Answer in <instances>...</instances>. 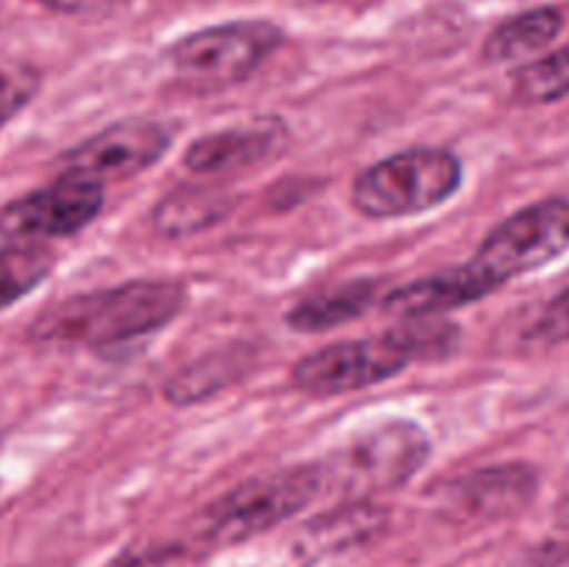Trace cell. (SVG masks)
<instances>
[{
    "label": "cell",
    "mask_w": 569,
    "mask_h": 567,
    "mask_svg": "<svg viewBox=\"0 0 569 567\" xmlns=\"http://www.w3.org/2000/svg\"><path fill=\"white\" fill-rule=\"evenodd\" d=\"M183 300L187 292L178 281H128L59 300L33 320L31 337L92 348L120 345L164 328L183 309Z\"/></svg>",
    "instance_id": "obj_1"
},
{
    "label": "cell",
    "mask_w": 569,
    "mask_h": 567,
    "mask_svg": "<svg viewBox=\"0 0 569 567\" xmlns=\"http://www.w3.org/2000/svg\"><path fill=\"white\" fill-rule=\"evenodd\" d=\"M453 328L456 326H428L420 331L406 328V331H389L381 337L328 345L295 365L292 381L300 392L315 395V398L359 392V389L398 376L426 350H442L445 337L456 334Z\"/></svg>",
    "instance_id": "obj_2"
},
{
    "label": "cell",
    "mask_w": 569,
    "mask_h": 567,
    "mask_svg": "<svg viewBox=\"0 0 569 567\" xmlns=\"http://www.w3.org/2000/svg\"><path fill=\"white\" fill-rule=\"evenodd\" d=\"M465 181L461 159L442 148H411L367 167L353 183V206L367 217H411L453 198Z\"/></svg>",
    "instance_id": "obj_3"
},
{
    "label": "cell",
    "mask_w": 569,
    "mask_h": 567,
    "mask_svg": "<svg viewBox=\"0 0 569 567\" xmlns=\"http://www.w3.org/2000/svg\"><path fill=\"white\" fill-rule=\"evenodd\" d=\"M281 42V28L267 20L222 22L176 39L167 48V61L192 87H231L253 76Z\"/></svg>",
    "instance_id": "obj_4"
},
{
    "label": "cell",
    "mask_w": 569,
    "mask_h": 567,
    "mask_svg": "<svg viewBox=\"0 0 569 567\" xmlns=\"http://www.w3.org/2000/svg\"><path fill=\"white\" fill-rule=\"evenodd\" d=\"M322 484V467L300 465L276 476L239 484L222 495L203 517L206 543H242L261 531H270L278 523L303 509Z\"/></svg>",
    "instance_id": "obj_5"
},
{
    "label": "cell",
    "mask_w": 569,
    "mask_h": 567,
    "mask_svg": "<svg viewBox=\"0 0 569 567\" xmlns=\"http://www.w3.org/2000/svg\"><path fill=\"white\" fill-rule=\"evenodd\" d=\"M569 248V200L548 198L500 222L470 265L498 289L526 272L542 270Z\"/></svg>",
    "instance_id": "obj_6"
},
{
    "label": "cell",
    "mask_w": 569,
    "mask_h": 567,
    "mask_svg": "<svg viewBox=\"0 0 569 567\" xmlns=\"http://www.w3.org/2000/svg\"><path fill=\"white\" fill-rule=\"evenodd\" d=\"M431 456L428 434L411 420H387L350 439L337 459L342 484L353 493L403 487Z\"/></svg>",
    "instance_id": "obj_7"
},
{
    "label": "cell",
    "mask_w": 569,
    "mask_h": 567,
    "mask_svg": "<svg viewBox=\"0 0 569 567\" xmlns=\"http://www.w3.org/2000/svg\"><path fill=\"white\" fill-rule=\"evenodd\" d=\"M103 200V183L61 172L59 181L3 206L0 233L9 239L70 237L100 215Z\"/></svg>",
    "instance_id": "obj_8"
},
{
    "label": "cell",
    "mask_w": 569,
    "mask_h": 567,
    "mask_svg": "<svg viewBox=\"0 0 569 567\" xmlns=\"http://www.w3.org/2000/svg\"><path fill=\"white\" fill-rule=\"evenodd\" d=\"M172 128L156 120H126L76 145L61 159L67 176L89 181H126L153 167L170 150Z\"/></svg>",
    "instance_id": "obj_9"
},
{
    "label": "cell",
    "mask_w": 569,
    "mask_h": 567,
    "mask_svg": "<svg viewBox=\"0 0 569 567\" xmlns=\"http://www.w3.org/2000/svg\"><path fill=\"white\" fill-rule=\"evenodd\" d=\"M287 142L289 133L283 122L259 120L194 139L183 153V165L200 176H231L267 165L283 153Z\"/></svg>",
    "instance_id": "obj_10"
},
{
    "label": "cell",
    "mask_w": 569,
    "mask_h": 567,
    "mask_svg": "<svg viewBox=\"0 0 569 567\" xmlns=\"http://www.w3.org/2000/svg\"><path fill=\"white\" fill-rule=\"evenodd\" d=\"M537 493V476L526 465H498L459 478L445 493V506L465 517L495 520L520 511Z\"/></svg>",
    "instance_id": "obj_11"
},
{
    "label": "cell",
    "mask_w": 569,
    "mask_h": 567,
    "mask_svg": "<svg viewBox=\"0 0 569 567\" xmlns=\"http://www.w3.org/2000/svg\"><path fill=\"white\" fill-rule=\"evenodd\" d=\"M489 292H492V287H489L487 278L472 265H465L395 289L383 300V309L400 320H428V317L442 315V311L476 304Z\"/></svg>",
    "instance_id": "obj_12"
},
{
    "label": "cell",
    "mask_w": 569,
    "mask_h": 567,
    "mask_svg": "<svg viewBox=\"0 0 569 567\" xmlns=\"http://www.w3.org/2000/svg\"><path fill=\"white\" fill-rule=\"evenodd\" d=\"M561 28H565V14L559 9H553V6L522 11V14L500 22L489 33L487 44H483V59L492 61V64L526 61L531 56H537L539 50L548 48L559 37Z\"/></svg>",
    "instance_id": "obj_13"
},
{
    "label": "cell",
    "mask_w": 569,
    "mask_h": 567,
    "mask_svg": "<svg viewBox=\"0 0 569 567\" xmlns=\"http://www.w3.org/2000/svg\"><path fill=\"white\" fill-rule=\"evenodd\" d=\"M233 200L220 189H181L170 192L153 211V226L161 237H192L206 231L231 211Z\"/></svg>",
    "instance_id": "obj_14"
},
{
    "label": "cell",
    "mask_w": 569,
    "mask_h": 567,
    "mask_svg": "<svg viewBox=\"0 0 569 567\" xmlns=\"http://www.w3.org/2000/svg\"><path fill=\"white\" fill-rule=\"evenodd\" d=\"M372 300H376V287L370 281L348 284V287L333 289V292L300 300L289 311L287 320L295 331H328V328L345 326V322L365 315Z\"/></svg>",
    "instance_id": "obj_15"
},
{
    "label": "cell",
    "mask_w": 569,
    "mask_h": 567,
    "mask_svg": "<svg viewBox=\"0 0 569 567\" xmlns=\"http://www.w3.org/2000/svg\"><path fill=\"white\" fill-rule=\"evenodd\" d=\"M244 356H248V350H220V354H211L206 359L194 361L192 367L181 370L167 384V400L187 406L194 404V400L211 398V395L226 389L228 384H233L242 376Z\"/></svg>",
    "instance_id": "obj_16"
},
{
    "label": "cell",
    "mask_w": 569,
    "mask_h": 567,
    "mask_svg": "<svg viewBox=\"0 0 569 567\" xmlns=\"http://www.w3.org/2000/svg\"><path fill=\"white\" fill-rule=\"evenodd\" d=\"M53 270V253L37 242H17L0 250V311L39 287Z\"/></svg>",
    "instance_id": "obj_17"
},
{
    "label": "cell",
    "mask_w": 569,
    "mask_h": 567,
    "mask_svg": "<svg viewBox=\"0 0 569 567\" xmlns=\"http://www.w3.org/2000/svg\"><path fill=\"white\" fill-rule=\"evenodd\" d=\"M511 83H515V98L520 103L542 106L569 98V44L522 64Z\"/></svg>",
    "instance_id": "obj_18"
},
{
    "label": "cell",
    "mask_w": 569,
    "mask_h": 567,
    "mask_svg": "<svg viewBox=\"0 0 569 567\" xmlns=\"http://www.w3.org/2000/svg\"><path fill=\"white\" fill-rule=\"evenodd\" d=\"M42 87V76L33 64L17 59H0V126L20 115Z\"/></svg>",
    "instance_id": "obj_19"
},
{
    "label": "cell",
    "mask_w": 569,
    "mask_h": 567,
    "mask_svg": "<svg viewBox=\"0 0 569 567\" xmlns=\"http://www.w3.org/2000/svg\"><path fill=\"white\" fill-rule=\"evenodd\" d=\"M194 554L187 545L176 543H148L126 548L106 567H192Z\"/></svg>",
    "instance_id": "obj_20"
},
{
    "label": "cell",
    "mask_w": 569,
    "mask_h": 567,
    "mask_svg": "<svg viewBox=\"0 0 569 567\" xmlns=\"http://www.w3.org/2000/svg\"><path fill=\"white\" fill-rule=\"evenodd\" d=\"M531 337L542 345L569 342V287L545 306L539 320L533 322Z\"/></svg>",
    "instance_id": "obj_21"
},
{
    "label": "cell",
    "mask_w": 569,
    "mask_h": 567,
    "mask_svg": "<svg viewBox=\"0 0 569 567\" xmlns=\"http://www.w3.org/2000/svg\"><path fill=\"white\" fill-rule=\"evenodd\" d=\"M39 3L53 11H64V14H87V11L94 9H109L120 0H39Z\"/></svg>",
    "instance_id": "obj_22"
},
{
    "label": "cell",
    "mask_w": 569,
    "mask_h": 567,
    "mask_svg": "<svg viewBox=\"0 0 569 567\" xmlns=\"http://www.w3.org/2000/svg\"><path fill=\"white\" fill-rule=\"evenodd\" d=\"M542 567H569V545H556L545 554Z\"/></svg>",
    "instance_id": "obj_23"
},
{
    "label": "cell",
    "mask_w": 569,
    "mask_h": 567,
    "mask_svg": "<svg viewBox=\"0 0 569 567\" xmlns=\"http://www.w3.org/2000/svg\"><path fill=\"white\" fill-rule=\"evenodd\" d=\"M565 517H567V523H569V500H567V506H565Z\"/></svg>",
    "instance_id": "obj_24"
},
{
    "label": "cell",
    "mask_w": 569,
    "mask_h": 567,
    "mask_svg": "<svg viewBox=\"0 0 569 567\" xmlns=\"http://www.w3.org/2000/svg\"><path fill=\"white\" fill-rule=\"evenodd\" d=\"M26 567H59V565H26Z\"/></svg>",
    "instance_id": "obj_25"
}]
</instances>
